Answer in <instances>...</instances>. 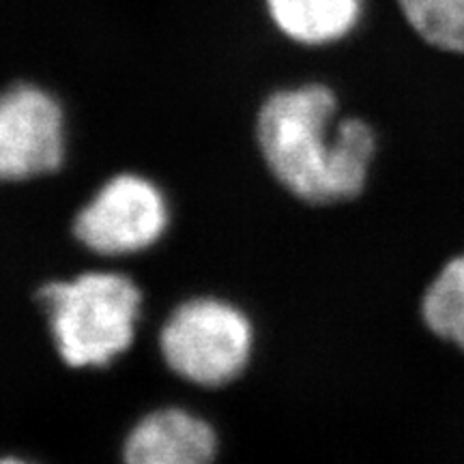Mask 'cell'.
<instances>
[{"label": "cell", "mask_w": 464, "mask_h": 464, "mask_svg": "<svg viewBox=\"0 0 464 464\" xmlns=\"http://www.w3.org/2000/svg\"><path fill=\"white\" fill-rule=\"evenodd\" d=\"M54 346L69 368H106L136 338L142 290L123 274L86 271L39 290Z\"/></svg>", "instance_id": "obj_2"}, {"label": "cell", "mask_w": 464, "mask_h": 464, "mask_svg": "<svg viewBox=\"0 0 464 464\" xmlns=\"http://www.w3.org/2000/svg\"><path fill=\"white\" fill-rule=\"evenodd\" d=\"M400 9L428 44L464 54V0H400Z\"/></svg>", "instance_id": "obj_9"}, {"label": "cell", "mask_w": 464, "mask_h": 464, "mask_svg": "<svg viewBox=\"0 0 464 464\" xmlns=\"http://www.w3.org/2000/svg\"><path fill=\"white\" fill-rule=\"evenodd\" d=\"M0 464H31V462L20 460V458H0Z\"/></svg>", "instance_id": "obj_10"}, {"label": "cell", "mask_w": 464, "mask_h": 464, "mask_svg": "<svg viewBox=\"0 0 464 464\" xmlns=\"http://www.w3.org/2000/svg\"><path fill=\"white\" fill-rule=\"evenodd\" d=\"M258 149L282 188L310 205L359 196L376 153L362 119H338V100L324 84L271 92L258 110Z\"/></svg>", "instance_id": "obj_1"}, {"label": "cell", "mask_w": 464, "mask_h": 464, "mask_svg": "<svg viewBox=\"0 0 464 464\" xmlns=\"http://www.w3.org/2000/svg\"><path fill=\"white\" fill-rule=\"evenodd\" d=\"M170 224L158 185L140 174H116L73 219L75 239L100 256H131L153 247Z\"/></svg>", "instance_id": "obj_4"}, {"label": "cell", "mask_w": 464, "mask_h": 464, "mask_svg": "<svg viewBox=\"0 0 464 464\" xmlns=\"http://www.w3.org/2000/svg\"><path fill=\"white\" fill-rule=\"evenodd\" d=\"M252 348V321L241 307L218 297L183 301L160 332V353L168 368L200 387H224L239 379Z\"/></svg>", "instance_id": "obj_3"}, {"label": "cell", "mask_w": 464, "mask_h": 464, "mask_svg": "<svg viewBox=\"0 0 464 464\" xmlns=\"http://www.w3.org/2000/svg\"><path fill=\"white\" fill-rule=\"evenodd\" d=\"M277 33L299 45H327L355 31L363 0H265Z\"/></svg>", "instance_id": "obj_7"}, {"label": "cell", "mask_w": 464, "mask_h": 464, "mask_svg": "<svg viewBox=\"0 0 464 464\" xmlns=\"http://www.w3.org/2000/svg\"><path fill=\"white\" fill-rule=\"evenodd\" d=\"M218 434L191 411L168 406L144 415L123 445V464H213Z\"/></svg>", "instance_id": "obj_6"}, {"label": "cell", "mask_w": 464, "mask_h": 464, "mask_svg": "<svg viewBox=\"0 0 464 464\" xmlns=\"http://www.w3.org/2000/svg\"><path fill=\"white\" fill-rule=\"evenodd\" d=\"M65 138V112L50 91L28 82L0 91V183L56 172Z\"/></svg>", "instance_id": "obj_5"}, {"label": "cell", "mask_w": 464, "mask_h": 464, "mask_svg": "<svg viewBox=\"0 0 464 464\" xmlns=\"http://www.w3.org/2000/svg\"><path fill=\"white\" fill-rule=\"evenodd\" d=\"M428 327L464 351V254L445 265L421 304Z\"/></svg>", "instance_id": "obj_8"}]
</instances>
